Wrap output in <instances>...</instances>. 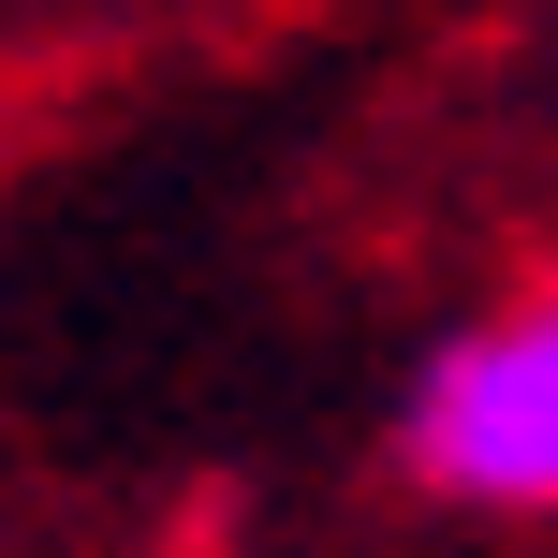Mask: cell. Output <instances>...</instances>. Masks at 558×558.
<instances>
[{
  "mask_svg": "<svg viewBox=\"0 0 558 558\" xmlns=\"http://www.w3.org/2000/svg\"><path fill=\"white\" fill-rule=\"evenodd\" d=\"M397 456L471 514H558V294L441 338L426 383H412Z\"/></svg>",
  "mask_w": 558,
  "mask_h": 558,
  "instance_id": "cell-1",
  "label": "cell"
}]
</instances>
